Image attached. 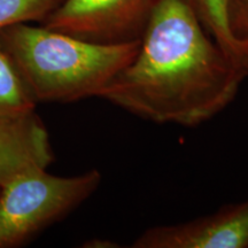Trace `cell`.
Returning <instances> with one entry per match:
<instances>
[{
    "label": "cell",
    "instance_id": "cell-1",
    "mask_svg": "<svg viewBox=\"0 0 248 248\" xmlns=\"http://www.w3.org/2000/svg\"><path fill=\"white\" fill-rule=\"evenodd\" d=\"M247 76L209 35L192 0H159L137 54L100 98L151 122L193 128L230 106Z\"/></svg>",
    "mask_w": 248,
    "mask_h": 248
},
{
    "label": "cell",
    "instance_id": "cell-2",
    "mask_svg": "<svg viewBox=\"0 0 248 248\" xmlns=\"http://www.w3.org/2000/svg\"><path fill=\"white\" fill-rule=\"evenodd\" d=\"M140 39L101 44L46 27L18 23L0 31V46L38 102L100 98L137 54Z\"/></svg>",
    "mask_w": 248,
    "mask_h": 248
},
{
    "label": "cell",
    "instance_id": "cell-3",
    "mask_svg": "<svg viewBox=\"0 0 248 248\" xmlns=\"http://www.w3.org/2000/svg\"><path fill=\"white\" fill-rule=\"evenodd\" d=\"M101 172L60 177L44 167L16 173L0 190V248H16L61 221L98 190Z\"/></svg>",
    "mask_w": 248,
    "mask_h": 248
},
{
    "label": "cell",
    "instance_id": "cell-4",
    "mask_svg": "<svg viewBox=\"0 0 248 248\" xmlns=\"http://www.w3.org/2000/svg\"><path fill=\"white\" fill-rule=\"evenodd\" d=\"M159 0H62L44 27L101 44L139 40Z\"/></svg>",
    "mask_w": 248,
    "mask_h": 248
},
{
    "label": "cell",
    "instance_id": "cell-5",
    "mask_svg": "<svg viewBox=\"0 0 248 248\" xmlns=\"http://www.w3.org/2000/svg\"><path fill=\"white\" fill-rule=\"evenodd\" d=\"M132 248H248V198L190 222L156 225Z\"/></svg>",
    "mask_w": 248,
    "mask_h": 248
},
{
    "label": "cell",
    "instance_id": "cell-6",
    "mask_svg": "<svg viewBox=\"0 0 248 248\" xmlns=\"http://www.w3.org/2000/svg\"><path fill=\"white\" fill-rule=\"evenodd\" d=\"M47 130L36 113L0 121V190L15 175L53 162Z\"/></svg>",
    "mask_w": 248,
    "mask_h": 248
},
{
    "label": "cell",
    "instance_id": "cell-7",
    "mask_svg": "<svg viewBox=\"0 0 248 248\" xmlns=\"http://www.w3.org/2000/svg\"><path fill=\"white\" fill-rule=\"evenodd\" d=\"M203 27L225 53L248 73V42L238 39L229 26L228 0H192Z\"/></svg>",
    "mask_w": 248,
    "mask_h": 248
},
{
    "label": "cell",
    "instance_id": "cell-8",
    "mask_svg": "<svg viewBox=\"0 0 248 248\" xmlns=\"http://www.w3.org/2000/svg\"><path fill=\"white\" fill-rule=\"evenodd\" d=\"M36 105L13 62L0 46V121L31 115L36 113Z\"/></svg>",
    "mask_w": 248,
    "mask_h": 248
},
{
    "label": "cell",
    "instance_id": "cell-9",
    "mask_svg": "<svg viewBox=\"0 0 248 248\" xmlns=\"http://www.w3.org/2000/svg\"><path fill=\"white\" fill-rule=\"evenodd\" d=\"M62 0H0V31L18 23L46 20Z\"/></svg>",
    "mask_w": 248,
    "mask_h": 248
},
{
    "label": "cell",
    "instance_id": "cell-10",
    "mask_svg": "<svg viewBox=\"0 0 248 248\" xmlns=\"http://www.w3.org/2000/svg\"><path fill=\"white\" fill-rule=\"evenodd\" d=\"M228 20L233 35L248 42V0H228Z\"/></svg>",
    "mask_w": 248,
    "mask_h": 248
}]
</instances>
